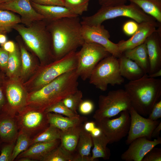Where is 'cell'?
<instances>
[{"instance_id": "1", "label": "cell", "mask_w": 161, "mask_h": 161, "mask_svg": "<svg viewBox=\"0 0 161 161\" xmlns=\"http://www.w3.org/2000/svg\"><path fill=\"white\" fill-rule=\"evenodd\" d=\"M45 21L52 38L54 61L76 51L84 43L79 16Z\"/></svg>"}, {"instance_id": "2", "label": "cell", "mask_w": 161, "mask_h": 161, "mask_svg": "<svg viewBox=\"0 0 161 161\" xmlns=\"http://www.w3.org/2000/svg\"><path fill=\"white\" fill-rule=\"evenodd\" d=\"M79 78L76 69L63 74L40 89L28 93L27 105L44 111L77 91Z\"/></svg>"}, {"instance_id": "3", "label": "cell", "mask_w": 161, "mask_h": 161, "mask_svg": "<svg viewBox=\"0 0 161 161\" xmlns=\"http://www.w3.org/2000/svg\"><path fill=\"white\" fill-rule=\"evenodd\" d=\"M131 106L140 114L148 116L161 96V79L145 74L141 78L124 85Z\"/></svg>"}, {"instance_id": "4", "label": "cell", "mask_w": 161, "mask_h": 161, "mask_svg": "<svg viewBox=\"0 0 161 161\" xmlns=\"http://www.w3.org/2000/svg\"><path fill=\"white\" fill-rule=\"evenodd\" d=\"M12 28L38 57L41 66L54 61L51 36L44 19L34 22L29 26L18 24Z\"/></svg>"}, {"instance_id": "5", "label": "cell", "mask_w": 161, "mask_h": 161, "mask_svg": "<svg viewBox=\"0 0 161 161\" xmlns=\"http://www.w3.org/2000/svg\"><path fill=\"white\" fill-rule=\"evenodd\" d=\"M122 16L131 18L138 23L145 22L160 25L154 18L131 2L128 5L101 7L94 15L83 17L81 23L82 25L97 26L102 24L106 20Z\"/></svg>"}, {"instance_id": "6", "label": "cell", "mask_w": 161, "mask_h": 161, "mask_svg": "<svg viewBox=\"0 0 161 161\" xmlns=\"http://www.w3.org/2000/svg\"><path fill=\"white\" fill-rule=\"evenodd\" d=\"M78 51L72 52L61 58L41 66L33 79L29 93L37 90L66 72L76 69Z\"/></svg>"}, {"instance_id": "7", "label": "cell", "mask_w": 161, "mask_h": 161, "mask_svg": "<svg viewBox=\"0 0 161 161\" xmlns=\"http://www.w3.org/2000/svg\"><path fill=\"white\" fill-rule=\"evenodd\" d=\"M89 83L103 91L109 85H120L124 81L120 75L118 58L110 55L101 60L96 66L89 78Z\"/></svg>"}, {"instance_id": "8", "label": "cell", "mask_w": 161, "mask_h": 161, "mask_svg": "<svg viewBox=\"0 0 161 161\" xmlns=\"http://www.w3.org/2000/svg\"><path fill=\"white\" fill-rule=\"evenodd\" d=\"M98 106L93 116L95 121L110 118L123 111H129L132 107L127 93L122 89L110 91L106 95H100Z\"/></svg>"}, {"instance_id": "9", "label": "cell", "mask_w": 161, "mask_h": 161, "mask_svg": "<svg viewBox=\"0 0 161 161\" xmlns=\"http://www.w3.org/2000/svg\"><path fill=\"white\" fill-rule=\"evenodd\" d=\"M78 51V63L76 69L83 80L89 79L93 69L102 59L111 54L102 46L95 43L84 42Z\"/></svg>"}, {"instance_id": "10", "label": "cell", "mask_w": 161, "mask_h": 161, "mask_svg": "<svg viewBox=\"0 0 161 161\" xmlns=\"http://www.w3.org/2000/svg\"><path fill=\"white\" fill-rule=\"evenodd\" d=\"M16 117L19 131L23 132L32 139L49 125L44 111L28 105Z\"/></svg>"}, {"instance_id": "11", "label": "cell", "mask_w": 161, "mask_h": 161, "mask_svg": "<svg viewBox=\"0 0 161 161\" xmlns=\"http://www.w3.org/2000/svg\"><path fill=\"white\" fill-rule=\"evenodd\" d=\"M4 93L6 103L1 112L15 116L27 105L28 93L19 79H6Z\"/></svg>"}, {"instance_id": "12", "label": "cell", "mask_w": 161, "mask_h": 161, "mask_svg": "<svg viewBox=\"0 0 161 161\" xmlns=\"http://www.w3.org/2000/svg\"><path fill=\"white\" fill-rule=\"evenodd\" d=\"M130 120L129 111L126 110L121 112L117 118H104L95 121V123L106 137L109 143H112L119 141L128 134Z\"/></svg>"}, {"instance_id": "13", "label": "cell", "mask_w": 161, "mask_h": 161, "mask_svg": "<svg viewBox=\"0 0 161 161\" xmlns=\"http://www.w3.org/2000/svg\"><path fill=\"white\" fill-rule=\"evenodd\" d=\"M82 25V33L84 42L95 43L103 47L111 55L119 58L123 55L117 44L109 40V32L101 24L89 26Z\"/></svg>"}, {"instance_id": "14", "label": "cell", "mask_w": 161, "mask_h": 161, "mask_svg": "<svg viewBox=\"0 0 161 161\" xmlns=\"http://www.w3.org/2000/svg\"><path fill=\"white\" fill-rule=\"evenodd\" d=\"M129 112L130 116V124L126 144L129 145L133 140L140 137H145L151 140L154 130L160 122L145 118L139 114L132 107Z\"/></svg>"}, {"instance_id": "15", "label": "cell", "mask_w": 161, "mask_h": 161, "mask_svg": "<svg viewBox=\"0 0 161 161\" xmlns=\"http://www.w3.org/2000/svg\"><path fill=\"white\" fill-rule=\"evenodd\" d=\"M0 9L16 13L21 16V23L29 26L34 22L44 18L32 7L30 0H12L0 4Z\"/></svg>"}, {"instance_id": "16", "label": "cell", "mask_w": 161, "mask_h": 161, "mask_svg": "<svg viewBox=\"0 0 161 161\" xmlns=\"http://www.w3.org/2000/svg\"><path fill=\"white\" fill-rule=\"evenodd\" d=\"M153 140L145 137L135 139L129 144L128 149L121 155V159L126 161H142L145 155L156 145L161 143L159 136Z\"/></svg>"}, {"instance_id": "17", "label": "cell", "mask_w": 161, "mask_h": 161, "mask_svg": "<svg viewBox=\"0 0 161 161\" xmlns=\"http://www.w3.org/2000/svg\"><path fill=\"white\" fill-rule=\"evenodd\" d=\"M160 25L149 22L139 23L137 31L128 40H122L117 44L122 53L126 50L133 49L144 43L147 38Z\"/></svg>"}, {"instance_id": "18", "label": "cell", "mask_w": 161, "mask_h": 161, "mask_svg": "<svg viewBox=\"0 0 161 161\" xmlns=\"http://www.w3.org/2000/svg\"><path fill=\"white\" fill-rule=\"evenodd\" d=\"M146 39V44L149 63L148 75L161 69V27Z\"/></svg>"}, {"instance_id": "19", "label": "cell", "mask_w": 161, "mask_h": 161, "mask_svg": "<svg viewBox=\"0 0 161 161\" xmlns=\"http://www.w3.org/2000/svg\"><path fill=\"white\" fill-rule=\"evenodd\" d=\"M19 133L16 116L0 113V142L16 143Z\"/></svg>"}, {"instance_id": "20", "label": "cell", "mask_w": 161, "mask_h": 161, "mask_svg": "<svg viewBox=\"0 0 161 161\" xmlns=\"http://www.w3.org/2000/svg\"><path fill=\"white\" fill-rule=\"evenodd\" d=\"M59 140L35 143L30 145L26 150L21 153L16 158L26 157L32 161H41L50 152L58 146L60 142Z\"/></svg>"}, {"instance_id": "21", "label": "cell", "mask_w": 161, "mask_h": 161, "mask_svg": "<svg viewBox=\"0 0 161 161\" xmlns=\"http://www.w3.org/2000/svg\"><path fill=\"white\" fill-rule=\"evenodd\" d=\"M35 10L42 15L46 21H51L67 17L78 16L75 15L64 6L43 5L30 1Z\"/></svg>"}, {"instance_id": "22", "label": "cell", "mask_w": 161, "mask_h": 161, "mask_svg": "<svg viewBox=\"0 0 161 161\" xmlns=\"http://www.w3.org/2000/svg\"><path fill=\"white\" fill-rule=\"evenodd\" d=\"M118 60L120 75L130 81L137 80L145 74L135 62L125 56L123 53Z\"/></svg>"}, {"instance_id": "23", "label": "cell", "mask_w": 161, "mask_h": 161, "mask_svg": "<svg viewBox=\"0 0 161 161\" xmlns=\"http://www.w3.org/2000/svg\"><path fill=\"white\" fill-rule=\"evenodd\" d=\"M47 115L49 125L61 131L80 125L87 120L86 118L80 116L76 118H70L64 117L61 114L52 112L47 113Z\"/></svg>"}, {"instance_id": "24", "label": "cell", "mask_w": 161, "mask_h": 161, "mask_svg": "<svg viewBox=\"0 0 161 161\" xmlns=\"http://www.w3.org/2000/svg\"><path fill=\"white\" fill-rule=\"evenodd\" d=\"M123 54L135 62L145 74H148L149 63L145 41L133 49L126 51Z\"/></svg>"}, {"instance_id": "25", "label": "cell", "mask_w": 161, "mask_h": 161, "mask_svg": "<svg viewBox=\"0 0 161 161\" xmlns=\"http://www.w3.org/2000/svg\"><path fill=\"white\" fill-rule=\"evenodd\" d=\"M83 124L61 131L60 140L61 146L69 153L73 154L77 148Z\"/></svg>"}, {"instance_id": "26", "label": "cell", "mask_w": 161, "mask_h": 161, "mask_svg": "<svg viewBox=\"0 0 161 161\" xmlns=\"http://www.w3.org/2000/svg\"><path fill=\"white\" fill-rule=\"evenodd\" d=\"M134 4L145 13L161 23V0H128Z\"/></svg>"}, {"instance_id": "27", "label": "cell", "mask_w": 161, "mask_h": 161, "mask_svg": "<svg viewBox=\"0 0 161 161\" xmlns=\"http://www.w3.org/2000/svg\"><path fill=\"white\" fill-rule=\"evenodd\" d=\"M16 38L21 59V67L19 80L22 83L23 80H25L32 72L34 69V62L31 55L21 42L20 37L18 36Z\"/></svg>"}, {"instance_id": "28", "label": "cell", "mask_w": 161, "mask_h": 161, "mask_svg": "<svg viewBox=\"0 0 161 161\" xmlns=\"http://www.w3.org/2000/svg\"><path fill=\"white\" fill-rule=\"evenodd\" d=\"M92 137L93 148L92 155L90 157V161H93L98 158H102L104 160L109 159L110 156V150L106 146L109 141L102 133L99 136Z\"/></svg>"}, {"instance_id": "29", "label": "cell", "mask_w": 161, "mask_h": 161, "mask_svg": "<svg viewBox=\"0 0 161 161\" xmlns=\"http://www.w3.org/2000/svg\"><path fill=\"white\" fill-rule=\"evenodd\" d=\"M15 50L9 53L7 69L5 72L9 78L19 79L21 64L20 52L18 45Z\"/></svg>"}, {"instance_id": "30", "label": "cell", "mask_w": 161, "mask_h": 161, "mask_svg": "<svg viewBox=\"0 0 161 161\" xmlns=\"http://www.w3.org/2000/svg\"><path fill=\"white\" fill-rule=\"evenodd\" d=\"M92 145V137L90 133L84 129L83 125L77 147L81 161H90V157L89 156Z\"/></svg>"}, {"instance_id": "31", "label": "cell", "mask_w": 161, "mask_h": 161, "mask_svg": "<svg viewBox=\"0 0 161 161\" xmlns=\"http://www.w3.org/2000/svg\"><path fill=\"white\" fill-rule=\"evenodd\" d=\"M61 130L52 126H49L43 131L32 138L30 146L39 142H49L60 139Z\"/></svg>"}, {"instance_id": "32", "label": "cell", "mask_w": 161, "mask_h": 161, "mask_svg": "<svg viewBox=\"0 0 161 161\" xmlns=\"http://www.w3.org/2000/svg\"><path fill=\"white\" fill-rule=\"evenodd\" d=\"M75 155L71 154L61 145L53 149L41 161H75Z\"/></svg>"}, {"instance_id": "33", "label": "cell", "mask_w": 161, "mask_h": 161, "mask_svg": "<svg viewBox=\"0 0 161 161\" xmlns=\"http://www.w3.org/2000/svg\"><path fill=\"white\" fill-rule=\"evenodd\" d=\"M32 138L23 132L19 131L12 153L11 161H14L21 152L30 146Z\"/></svg>"}, {"instance_id": "34", "label": "cell", "mask_w": 161, "mask_h": 161, "mask_svg": "<svg viewBox=\"0 0 161 161\" xmlns=\"http://www.w3.org/2000/svg\"><path fill=\"white\" fill-rule=\"evenodd\" d=\"M64 6L77 16L87 10L89 1L87 0H63Z\"/></svg>"}, {"instance_id": "35", "label": "cell", "mask_w": 161, "mask_h": 161, "mask_svg": "<svg viewBox=\"0 0 161 161\" xmlns=\"http://www.w3.org/2000/svg\"><path fill=\"white\" fill-rule=\"evenodd\" d=\"M21 23V18L12 12L0 9V27L13 29L15 25Z\"/></svg>"}, {"instance_id": "36", "label": "cell", "mask_w": 161, "mask_h": 161, "mask_svg": "<svg viewBox=\"0 0 161 161\" xmlns=\"http://www.w3.org/2000/svg\"><path fill=\"white\" fill-rule=\"evenodd\" d=\"M83 93L78 89L75 92L67 96L61 101L63 103L70 109L77 113L79 106L83 100Z\"/></svg>"}, {"instance_id": "37", "label": "cell", "mask_w": 161, "mask_h": 161, "mask_svg": "<svg viewBox=\"0 0 161 161\" xmlns=\"http://www.w3.org/2000/svg\"><path fill=\"white\" fill-rule=\"evenodd\" d=\"M45 113L54 112V113L62 114L70 118H76L80 116L76 113L68 108L63 103L62 101H59L44 110Z\"/></svg>"}, {"instance_id": "38", "label": "cell", "mask_w": 161, "mask_h": 161, "mask_svg": "<svg viewBox=\"0 0 161 161\" xmlns=\"http://www.w3.org/2000/svg\"><path fill=\"white\" fill-rule=\"evenodd\" d=\"M16 143H5L0 154V161H11V158Z\"/></svg>"}, {"instance_id": "39", "label": "cell", "mask_w": 161, "mask_h": 161, "mask_svg": "<svg viewBox=\"0 0 161 161\" xmlns=\"http://www.w3.org/2000/svg\"><path fill=\"white\" fill-rule=\"evenodd\" d=\"M161 149L153 148L144 156L142 161H161Z\"/></svg>"}, {"instance_id": "40", "label": "cell", "mask_w": 161, "mask_h": 161, "mask_svg": "<svg viewBox=\"0 0 161 161\" xmlns=\"http://www.w3.org/2000/svg\"><path fill=\"white\" fill-rule=\"evenodd\" d=\"M139 23L134 20H130L125 22L123 25V30L126 35L131 36L137 30Z\"/></svg>"}, {"instance_id": "41", "label": "cell", "mask_w": 161, "mask_h": 161, "mask_svg": "<svg viewBox=\"0 0 161 161\" xmlns=\"http://www.w3.org/2000/svg\"><path fill=\"white\" fill-rule=\"evenodd\" d=\"M6 75L4 72H0V113L6 103L4 93V86L6 81Z\"/></svg>"}, {"instance_id": "42", "label": "cell", "mask_w": 161, "mask_h": 161, "mask_svg": "<svg viewBox=\"0 0 161 161\" xmlns=\"http://www.w3.org/2000/svg\"><path fill=\"white\" fill-rule=\"evenodd\" d=\"M94 108V104L92 101L89 100H83L79 106L78 110L81 114L87 115L92 112Z\"/></svg>"}, {"instance_id": "43", "label": "cell", "mask_w": 161, "mask_h": 161, "mask_svg": "<svg viewBox=\"0 0 161 161\" xmlns=\"http://www.w3.org/2000/svg\"><path fill=\"white\" fill-rule=\"evenodd\" d=\"M161 117V100L157 101L154 105L148 118L152 120H157Z\"/></svg>"}, {"instance_id": "44", "label": "cell", "mask_w": 161, "mask_h": 161, "mask_svg": "<svg viewBox=\"0 0 161 161\" xmlns=\"http://www.w3.org/2000/svg\"><path fill=\"white\" fill-rule=\"evenodd\" d=\"M9 53L2 47H0V69L5 73L7 66Z\"/></svg>"}, {"instance_id": "45", "label": "cell", "mask_w": 161, "mask_h": 161, "mask_svg": "<svg viewBox=\"0 0 161 161\" xmlns=\"http://www.w3.org/2000/svg\"><path fill=\"white\" fill-rule=\"evenodd\" d=\"M101 7H112L125 4L128 0H98Z\"/></svg>"}, {"instance_id": "46", "label": "cell", "mask_w": 161, "mask_h": 161, "mask_svg": "<svg viewBox=\"0 0 161 161\" xmlns=\"http://www.w3.org/2000/svg\"><path fill=\"white\" fill-rule=\"evenodd\" d=\"M30 1L41 5L64 6V3L63 0H30Z\"/></svg>"}, {"instance_id": "47", "label": "cell", "mask_w": 161, "mask_h": 161, "mask_svg": "<svg viewBox=\"0 0 161 161\" xmlns=\"http://www.w3.org/2000/svg\"><path fill=\"white\" fill-rule=\"evenodd\" d=\"M2 47L9 53L14 52L16 50L17 45L11 41H7L2 45Z\"/></svg>"}, {"instance_id": "48", "label": "cell", "mask_w": 161, "mask_h": 161, "mask_svg": "<svg viewBox=\"0 0 161 161\" xmlns=\"http://www.w3.org/2000/svg\"><path fill=\"white\" fill-rule=\"evenodd\" d=\"M95 127L96 123L93 121L86 122L83 125L84 129L89 133H90Z\"/></svg>"}, {"instance_id": "49", "label": "cell", "mask_w": 161, "mask_h": 161, "mask_svg": "<svg viewBox=\"0 0 161 161\" xmlns=\"http://www.w3.org/2000/svg\"><path fill=\"white\" fill-rule=\"evenodd\" d=\"M161 130V122H160L151 134V138L157 137H158L160 134Z\"/></svg>"}, {"instance_id": "50", "label": "cell", "mask_w": 161, "mask_h": 161, "mask_svg": "<svg viewBox=\"0 0 161 161\" xmlns=\"http://www.w3.org/2000/svg\"><path fill=\"white\" fill-rule=\"evenodd\" d=\"M102 131L99 127H95L90 133L92 137H97L99 136L102 133Z\"/></svg>"}, {"instance_id": "51", "label": "cell", "mask_w": 161, "mask_h": 161, "mask_svg": "<svg viewBox=\"0 0 161 161\" xmlns=\"http://www.w3.org/2000/svg\"><path fill=\"white\" fill-rule=\"evenodd\" d=\"M161 76V69L152 74L148 75L149 77L153 78H156L160 77Z\"/></svg>"}, {"instance_id": "52", "label": "cell", "mask_w": 161, "mask_h": 161, "mask_svg": "<svg viewBox=\"0 0 161 161\" xmlns=\"http://www.w3.org/2000/svg\"><path fill=\"white\" fill-rule=\"evenodd\" d=\"M7 41V38L5 34L0 33V44L1 45Z\"/></svg>"}, {"instance_id": "53", "label": "cell", "mask_w": 161, "mask_h": 161, "mask_svg": "<svg viewBox=\"0 0 161 161\" xmlns=\"http://www.w3.org/2000/svg\"><path fill=\"white\" fill-rule=\"evenodd\" d=\"M12 28L0 27V33L6 34L10 32Z\"/></svg>"}, {"instance_id": "54", "label": "cell", "mask_w": 161, "mask_h": 161, "mask_svg": "<svg viewBox=\"0 0 161 161\" xmlns=\"http://www.w3.org/2000/svg\"><path fill=\"white\" fill-rule=\"evenodd\" d=\"M17 161H32L30 159L26 157H23L17 159Z\"/></svg>"}, {"instance_id": "55", "label": "cell", "mask_w": 161, "mask_h": 161, "mask_svg": "<svg viewBox=\"0 0 161 161\" xmlns=\"http://www.w3.org/2000/svg\"><path fill=\"white\" fill-rule=\"evenodd\" d=\"M12 0H0V4L4 3Z\"/></svg>"}, {"instance_id": "56", "label": "cell", "mask_w": 161, "mask_h": 161, "mask_svg": "<svg viewBox=\"0 0 161 161\" xmlns=\"http://www.w3.org/2000/svg\"><path fill=\"white\" fill-rule=\"evenodd\" d=\"M87 0L89 1L90 0Z\"/></svg>"}, {"instance_id": "57", "label": "cell", "mask_w": 161, "mask_h": 161, "mask_svg": "<svg viewBox=\"0 0 161 161\" xmlns=\"http://www.w3.org/2000/svg\"><path fill=\"white\" fill-rule=\"evenodd\" d=\"M1 70H0V72H1Z\"/></svg>"}]
</instances>
